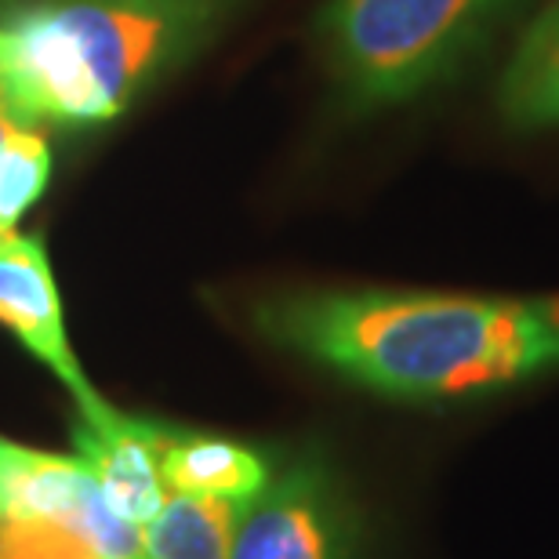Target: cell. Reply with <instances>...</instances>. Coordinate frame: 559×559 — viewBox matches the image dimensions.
<instances>
[{"instance_id": "6da1fadb", "label": "cell", "mask_w": 559, "mask_h": 559, "mask_svg": "<svg viewBox=\"0 0 559 559\" xmlns=\"http://www.w3.org/2000/svg\"><path fill=\"white\" fill-rule=\"evenodd\" d=\"M251 328L276 349L404 404L490 396L559 367V295L276 290L251 306Z\"/></svg>"}, {"instance_id": "7a4b0ae2", "label": "cell", "mask_w": 559, "mask_h": 559, "mask_svg": "<svg viewBox=\"0 0 559 559\" xmlns=\"http://www.w3.org/2000/svg\"><path fill=\"white\" fill-rule=\"evenodd\" d=\"M248 0H0V95L26 128L124 117Z\"/></svg>"}, {"instance_id": "3957f363", "label": "cell", "mask_w": 559, "mask_h": 559, "mask_svg": "<svg viewBox=\"0 0 559 559\" xmlns=\"http://www.w3.org/2000/svg\"><path fill=\"white\" fill-rule=\"evenodd\" d=\"M527 0H328L320 40L353 114L411 103L479 59Z\"/></svg>"}, {"instance_id": "277c9868", "label": "cell", "mask_w": 559, "mask_h": 559, "mask_svg": "<svg viewBox=\"0 0 559 559\" xmlns=\"http://www.w3.org/2000/svg\"><path fill=\"white\" fill-rule=\"evenodd\" d=\"M0 559H145V549L81 454L0 436Z\"/></svg>"}, {"instance_id": "5b68a950", "label": "cell", "mask_w": 559, "mask_h": 559, "mask_svg": "<svg viewBox=\"0 0 559 559\" xmlns=\"http://www.w3.org/2000/svg\"><path fill=\"white\" fill-rule=\"evenodd\" d=\"M356 552L360 520L342 476L320 447H301L243 506L229 559H356Z\"/></svg>"}, {"instance_id": "8992f818", "label": "cell", "mask_w": 559, "mask_h": 559, "mask_svg": "<svg viewBox=\"0 0 559 559\" xmlns=\"http://www.w3.org/2000/svg\"><path fill=\"white\" fill-rule=\"evenodd\" d=\"M0 328L15 334V342L33 353L59 382L70 389L76 418L87 425H109L117 411L95 393L66 331V309L55 284L44 237L4 233L0 237Z\"/></svg>"}, {"instance_id": "52a82bcc", "label": "cell", "mask_w": 559, "mask_h": 559, "mask_svg": "<svg viewBox=\"0 0 559 559\" xmlns=\"http://www.w3.org/2000/svg\"><path fill=\"white\" fill-rule=\"evenodd\" d=\"M73 447L84 457L109 509L131 527H145L167 501L160 476V421L120 415L109 425L76 418Z\"/></svg>"}, {"instance_id": "ba28073f", "label": "cell", "mask_w": 559, "mask_h": 559, "mask_svg": "<svg viewBox=\"0 0 559 559\" xmlns=\"http://www.w3.org/2000/svg\"><path fill=\"white\" fill-rule=\"evenodd\" d=\"M273 468L259 447L160 425V476L167 495L251 501L270 484Z\"/></svg>"}, {"instance_id": "9c48e42d", "label": "cell", "mask_w": 559, "mask_h": 559, "mask_svg": "<svg viewBox=\"0 0 559 559\" xmlns=\"http://www.w3.org/2000/svg\"><path fill=\"white\" fill-rule=\"evenodd\" d=\"M501 120L520 131L559 128V0L531 19L498 87Z\"/></svg>"}, {"instance_id": "30bf717a", "label": "cell", "mask_w": 559, "mask_h": 559, "mask_svg": "<svg viewBox=\"0 0 559 559\" xmlns=\"http://www.w3.org/2000/svg\"><path fill=\"white\" fill-rule=\"evenodd\" d=\"M248 501L167 495L160 512L142 527L145 559H229Z\"/></svg>"}, {"instance_id": "8fae6325", "label": "cell", "mask_w": 559, "mask_h": 559, "mask_svg": "<svg viewBox=\"0 0 559 559\" xmlns=\"http://www.w3.org/2000/svg\"><path fill=\"white\" fill-rule=\"evenodd\" d=\"M51 178V150L37 128L15 124L0 142V237L37 204Z\"/></svg>"}, {"instance_id": "7c38bea8", "label": "cell", "mask_w": 559, "mask_h": 559, "mask_svg": "<svg viewBox=\"0 0 559 559\" xmlns=\"http://www.w3.org/2000/svg\"><path fill=\"white\" fill-rule=\"evenodd\" d=\"M15 124H19V120L11 117V109H8V103H4V95H0V142L8 139V131L15 128Z\"/></svg>"}]
</instances>
